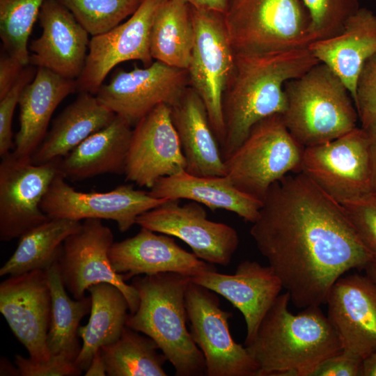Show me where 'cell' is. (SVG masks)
<instances>
[{
  "label": "cell",
  "mask_w": 376,
  "mask_h": 376,
  "mask_svg": "<svg viewBox=\"0 0 376 376\" xmlns=\"http://www.w3.org/2000/svg\"><path fill=\"white\" fill-rule=\"evenodd\" d=\"M320 61L308 47L265 54L235 53L234 67L223 97L224 159L246 139L259 121L283 114L284 86Z\"/></svg>",
  "instance_id": "obj_2"
},
{
  "label": "cell",
  "mask_w": 376,
  "mask_h": 376,
  "mask_svg": "<svg viewBox=\"0 0 376 376\" xmlns=\"http://www.w3.org/2000/svg\"><path fill=\"white\" fill-rule=\"evenodd\" d=\"M45 0H0V38L3 49L26 66L28 41Z\"/></svg>",
  "instance_id": "obj_34"
},
{
  "label": "cell",
  "mask_w": 376,
  "mask_h": 376,
  "mask_svg": "<svg viewBox=\"0 0 376 376\" xmlns=\"http://www.w3.org/2000/svg\"><path fill=\"white\" fill-rule=\"evenodd\" d=\"M126 326L116 342L101 347L109 376H166L168 361L150 337Z\"/></svg>",
  "instance_id": "obj_33"
},
{
  "label": "cell",
  "mask_w": 376,
  "mask_h": 376,
  "mask_svg": "<svg viewBox=\"0 0 376 376\" xmlns=\"http://www.w3.org/2000/svg\"><path fill=\"white\" fill-rule=\"evenodd\" d=\"M191 278L162 272L136 276L132 281L139 304L128 314L126 326L151 338L177 376L205 375L203 354L186 326L185 293Z\"/></svg>",
  "instance_id": "obj_4"
},
{
  "label": "cell",
  "mask_w": 376,
  "mask_h": 376,
  "mask_svg": "<svg viewBox=\"0 0 376 376\" xmlns=\"http://www.w3.org/2000/svg\"><path fill=\"white\" fill-rule=\"evenodd\" d=\"M141 227L132 237L111 244L109 257L113 269L125 281L136 276L175 272L193 277L216 271L206 263L178 246L169 235Z\"/></svg>",
  "instance_id": "obj_21"
},
{
  "label": "cell",
  "mask_w": 376,
  "mask_h": 376,
  "mask_svg": "<svg viewBox=\"0 0 376 376\" xmlns=\"http://www.w3.org/2000/svg\"><path fill=\"white\" fill-rule=\"evenodd\" d=\"M325 304L343 352L363 359L376 351V285L367 275L340 277Z\"/></svg>",
  "instance_id": "obj_19"
},
{
  "label": "cell",
  "mask_w": 376,
  "mask_h": 376,
  "mask_svg": "<svg viewBox=\"0 0 376 376\" xmlns=\"http://www.w3.org/2000/svg\"><path fill=\"white\" fill-rule=\"evenodd\" d=\"M81 224L79 221L55 218L28 230L19 237L15 252L0 269V276L47 270L58 260L64 241Z\"/></svg>",
  "instance_id": "obj_31"
},
{
  "label": "cell",
  "mask_w": 376,
  "mask_h": 376,
  "mask_svg": "<svg viewBox=\"0 0 376 376\" xmlns=\"http://www.w3.org/2000/svg\"><path fill=\"white\" fill-rule=\"evenodd\" d=\"M365 130H366L369 137L373 187L374 189H376V123Z\"/></svg>",
  "instance_id": "obj_45"
},
{
  "label": "cell",
  "mask_w": 376,
  "mask_h": 376,
  "mask_svg": "<svg viewBox=\"0 0 376 376\" xmlns=\"http://www.w3.org/2000/svg\"><path fill=\"white\" fill-rule=\"evenodd\" d=\"M190 8L195 38L187 69L189 86L204 102L221 147L225 138L223 97L233 70L235 53L224 14Z\"/></svg>",
  "instance_id": "obj_8"
},
{
  "label": "cell",
  "mask_w": 376,
  "mask_h": 376,
  "mask_svg": "<svg viewBox=\"0 0 376 376\" xmlns=\"http://www.w3.org/2000/svg\"><path fill=\"white\" fill-rule=\"evenodd\" d=\"M15 364L20 376H77L82 370L72 361L61 355H52L45 361H36L17 354Z\"/></svg>",
  "instance_id": "obj_40"
},
{
  "label": "cell",
  "mask_w": 376,
  "mask_h": 376,
  "mask_svg": "<svg viewBox=\"0 0 376 376\" xmlns=\"http://www.w3.org/2000/svg\"><path fill=\"white\" fill-rule=\"evenodd\" d=\"M304 150L282 115L274 114L256 123L224 159L226 175L236 188L263 201L274 182L290 172L301 171Z\"/></svg>",
  "instance_id": "obj_7"
},
{
  "label": "cell",
  "mask_w": 376,
  "mask_h": 376,
  "mask_svg": "<svg viewBox=\"0 0 376 376\" xmlns=\"http://www.w3.org/2000/svg\"><path fill=\"white\" fill-rule=\"evenodd\" d=\"M288 292L280 294L244 345L258 366L257 376H311L342 351L340 339L320 306L293 314Z\"/></svg>",
  "instance_id": "obj_3"
},
{
  "label": "cell",
  "mask_w": 376,
  "mask_h": 376,
  "mask_svg": "<svg viewBox=\"0 0 376 376\" xmlns=\"http://www.w3.org/2000/svg\"><path fill=\"white\" fill-rule=\"evenodd\" d=\"M354 104L362 128L376 123V53L366 62L359 75Z\"/></svg>",
  "instance_id": "obj_39"
},
{
  "label": "cell",
  "mask_w": 376,
  "mask_h": 376,
  "mask_svg": "<svg viewBox=\"0 0 376 376\" xmlns=\"http://www.w3.org/2000/svg\"><path fill=\"white\" fill-rule=\"evenodd\" d=\"M301 172L340 203L373 191L366 130L357 127L331 141L305 148Z\"/></svg>",
  "instance_id": "obj_9"
},
{
  "label": "cell",
  "mask_w": 376,
  "mask_h": 376,
  "mask_svg": "<svg viewBox=\"0 0 376 376\" xmlns=\"http://www.w3.org/2000/svg\"><path fill=\"white\" fill-rule=\"evenodd\" d=\"M190 334L203 354L205 375L257 376L258 366L231 336L232 314L220 307L217 293L190 281L185 293Z\"/></svg>",
  "instance_id": "obj_10"
},
{
  "label": "cell",
  "mask_w": 376,
  "mask_h": 376,
  "mask_svg": "<svg viewBox=\"0 0 376 376\" xmlns=\"http://www.w3.org/2000/svg\"><path fill=\"white\" fill-rule=\"evenodd\" d=\"M52 297L46 270L9 276L0 284V311L29 358L50 357L46 345Z\"/></svg>",
  "instance_id": "obj_17"
},
{
  "label": "cell",
  "mask_w": 376,
  "mask_h": 376,
  "mask_svg": "<svg viewBox=\"0 0 376 376\" xmlns=\"http://www.w3.org/2000/svg\"><path fill=\"white\" fill-rule=\"evenodd\" d=\"M167 0H142L125 22L92 36L84 68L76 80L77 91L95 95L109 72L120 63L138 60L153 63L150 38L157 13Z\"/></svg>",
  "instance_id": "obj_16"
},
{
  "label": "cell",
  "mask_w": 376,
  "mask_h": 376,
  "mask_svg": "<svg viewBox=\"0 0 376 376\" xmlns=\"http://www.w3.org/2000/svg\"><path fill=\"white\" fill-rule=\"evenodd\" d=\"M186 167L171 107L159 104L132 130L124 171L126 180L151 189L161 178L186 171Z\"/></svg>",
  "instance_id": "obj_18"
},
{
  "label": "cell",
  "mask_w": 376,
  "mask_h": 376,
  "mask_svg": "<svg viewBox=\"0 0 376 376\" xmlns=\"http://www.w3.org/2000/svg\"><path fill=\"white\" fill-rule=\"evenodd\" d=\"M191 7L224 14L228 0H184Z\"/></svg>",
  "instance_id": "obj_43"
},
{
  "label": "cell",
  "mask_w": 376,
  "mask_h": 376,
  "mask_svg": "<svg viewBox=\"0 0 376 376\" xmlns=\"http://www.w3.org/2000/svg\"><path fill=\"white\" fill-rule=\"evenodd\" d=\"M132 127L116 116L109 125L60 159L62 175L65 178L81 180L104 173H124Z\"/></svg>",
  "instance_id": "obj_27"
},
{
  "label": "cell",
  "mask_w": 376,
  "mask_h": 376,
  "mask_svg": "<svg viewBox=\"0 0 376 376\" xmlns=\"http://www.w3.org/2000/svg\"><path fill=\"white\" fill-rule=\"evenodd\" d=\"M194 38L189 4L184 0H167L157 13L150 32L152 58L187 70Z\"/></svg>",
  "instance_id": "obj_30"
},
{
  "label": "cell",
  "mask_w": 376,
  "mask_h": 376,
  "mask_svg": "<svg viewBox=\"0 0 376 376\" xmlns=\"http://www.w3.org/2000/svg\"><path fill=\"white\" fill-rule=\"evenodd\" d=\"M47 271L52 297L51 320L46 345L50 356L61 355L75 361L81 346L78 340L79 324L91 312L90 297L72 300L66 293L57 261Z\"/></svg>",
  "instance_id": "obj_32"
},
{
  "label": "cell",
  "mask_w": 376,
  "mask_h": 376,
  "mask_svg": "<svg viewBox=\"0 0 376 376\" xmlns=\"http://www.w3.org/2000/svg\"><path fill=\"white\" fill-rule=\"evenodd\" d=\"M303 1L311 19L312 42L337 35L360 8L358 0Z\"/></svg>",
  "instance_id": "obj_36"
},
{
  "label": "cell",
  "mask_w": 376,
  "mask_h": 376,
  "mask_svg": "<svg viewBox=\"0 0 376 376\" xmlns=\"http://www.w3.org/2000/svg\"><path fill=\"white\" fill-rule=\"evenodd\" d=\"M92 304L89 320L79 327L78 336L83 344L76 365L82 370L88 368L94 354L102 347L116 342L126 325L129 305L123 293L109 283L88 288Z\"/></svg>",
  "instance_id": "obj_29"
},
{
  "label": "cell",
  "mask_w": 376,
  "mask_h": 376,
  "mask_svg": "<svg viewBox=\"0 0 376 376\" xmlns=\"http://www.w3.org/2000/svg\"><path fill=\"white\" fill-rule=\"evenodd\" d=\"M224 19L235 53L283 52L312 42L303 0H228Z\"/></svg>",
  "instance_id": "obj_6"
},
{
  "label": "cell",
  "mask_w": 376,
  "mask_h": 376,
  "mask_svg": "<svg viewBox=\"0 0 376 376\" xmlns=\"http://www.w3.org/2000/svg\"><path fill=\"white\" fill-rule=\"evenodd\" d=\"M250 235L300 308L325 304L340 277L373 260L342 205L303 172L270 186Z\"/></svg>",
  "instance_id": "obj_1"
},
{
  "label": "cell",
  "mask_w": 376,
  "mask_h": 376,
  "mask_svg": "<svg viewBox=\"0 0 376 376\" xmlns=\"http://www.w3.org/2000/svg\"><path fill=\"white\" fill-rule=\"evenodd\" d=\"M156 198L187 199L207 206L212 211L223 209L253 223L263 201L236 188L226 176H197L186 171L161 178L150 189Z\"/></svg>",
  "instance_id": "obj_26"
},
{
  "label": "cell",
  "mask_w": 376,
  "mask_h": 376,
  "mask_svg": "<svg viewBox=\"0 0 376 376\" xmlns=\"http://www.w3.org/2000/svg\"><path fill=\"white\" fill-rule=\"evenodd\" d=\"M60 159L35 164L31 158L13 152L0 164V240L21 237L50 218L41 203L53 180L61 172Z\"/></svg>",
  "instance_id": "obj_12"
},
{
  "label": "cell",
  "mask_w": 376,
  "mask_h": 376,
  "mask_svg": "<svg viewBox=\"0 0 376 376\" xmlns=\"http://www.w3.org/2000/svg\"><path fill=\"white\" fill-rule=\"evenodd\" d=\"M188 86L187 70L155 61L145 68L116 71L95 95L116 116L134 126L158 105H174Z\"/></svg>",
  "instance_id": "obj_14"
},
{
  "label": "cell",
  "mask_w": 376,
  "mask_h": 376,
  "mask_svg": "<svg viewBox=\"0 0 376 376\" xmlns=\"http://www.w3.org/2000/svg\"><path fill=\"white\" fill-rule=\"evenodd\" d=\"M167 201L135 189L131 185H120L107 192L79 191L65 181L60 172L44 196L41 208L50 219L112 220L120 231L125 232L136 224L139 215Z\"/></svg>",
  "instance_id": "obj_13"
},
{
  "label": "cell",
  "mask_w": 376,
  "mask_h": 376,
  "mask_svg": "<svg viewBox=\"0 0 376 376\" xmlns=\"http://www.w3.org/2000/svg\"><path fill=\"white\" fill-rule=\"evenodd\" d=\"M308 48L342 81L354 102L361 70L376 53V15L368 8H359L340 33L313 41Z\"/></svg>",
  "instance_id": "obj_23"
},
{
  "label": "cell",
  "mask_w": 376,
  "mask_h": 376,
  "mask_svg": "<svg viewBox=\"0 0 376 376\" xmlns=\"http://www.w3.org/2000/svg\"><path fill=\"white\" fill-rule=\"evenodd\" d=\"M364 270L373 282L376 285V260H372L365 267Z\"/></svg>",
  "instance_id": "obj_48"
},
{
  "label": "cell",
  "mask_w": 376,
  "mask_h": 376,
  "mask_svg": "<svg viewBox=\"0 0 376 376\" xmlns=\"http://www.w3.org/2000/svg\"><path fill=\"white\" fill-rule=\"evenodd\" d=\"M86 376H105L107 372L102 356L101 348L94 354L91 363L86 370Z\"/></svg>",
  "instance_id": "obj_44"
},
{
  "label": "cell",
  "mask_w": 376,
  "mask_h": 376,
  "mask_svg": "<svg viewBox=\"0 0 376 376\" xmlns=\"http://www.w3.org/2000/svg\"><path fill=\"white\" fill-rule=\"evenodd\" d=\"M171 116L186 159V171L197 176L226 175L221 146L205 104L189 86L171 107Z\"/></svg>",
  "instance_id": "obj_24"
},
{
  "label": "cell",
  "mask_w": 376,
  "mask_h": 376,
  "mask_svg": "<svg viewBox=\"0 0 376 376\" xmlns=\"http://www.w3.org/2000/svg\"><path fill=\"white\" fill-rule=\"evenodd\" d=\"M284 91V123L304 148L331 141L358 127V113L349 91L322 63L287 81Z\"/></svg>",
  "instance_id": "obj_5"
},
{
  "label": "cell",
  "mask_w": 376,
  "mask_h": 376,
  "mask_svg": "<svg viewBox=\"0 0 376 376\" xmlns=\"http://www.w3.org/2000/svg\"><path fill=\"white\" fill-rule=\"evenodd\" d=\"M361 376H376V351L363 359Z\"/></svg>",
  "instance_id": "obj_46"
},
{
  "label": "cell",
  "mask_w": 376,
  "mask_h": 376,
  "mask_svg": "<svg viewBox=\"0 0 376 376\" xmlns=\"http://www.w3.org/2000/svg\"><path fill=\"white\" fill-rule=\"evenodd\" d=\"M340 204L359 240L376 260V189Z\"/></svg>",
  "instance_id": "obj_37"
},
{
  "label": "cell",
  "mask_w": 376,
  "mask_h": 376,
  "mask_svg": "<svg viewBox=\"0 0 376 376\" xmlns=\"http://www.w3.org/2000/svg\"><path fill=\"white\" fill-rule=\"evenodd\" d=\"M26 65L10 91L0 98V155L10 152L13 146L12 121L23 89L34 78L37 68Z\"/></svg>",
  "instance_id": "obj_38"
},
{
  "label": "cell",
  "mask_w": 376,
  "mask_h": 376,
  "mask_svg": "<svg viewBox=\"0 0 376 376\" xmlns=\"http://www.w3.org/2000/svg\"><path fill=\"white\" fill-rule=\"evenodd\" d=\"M38 19L42 33L29 47V65L77 80L85 66L89 33L58 0H45Z\"/></svg>",
  "instance_id": "obj_20"
},
{
  "label": "cell",
  "mask_w": 376,
  "mask_h": 376,
  "mask_svg": "<svg viewBox=\"0 0 376 376\" xmlns=\"http://www.w3.org/2000/svg\"><path fill=\"white\" fill-rule=\"evenodd\" d=\"M25 65L6 52L0 57V98H2L17 81Z\"/></svg>",
  "instance_id": "obj_42"
},
{
  "label": "cell",
  "mask_w": 376,
  "mask_h": 376,
  "mask_svg": "<svg viewBox=\"0 0 376 376\" xmlns=\"http://www.w3.org/2000/svg\"><path fill=\"white\" fill-rule=\"evenodd\" d=\"M113 243L112 231L101 219L84 220L80 229L63 244L57 260L61 279L75 299L84 298L85 291L93 285L111 283L123 293L130 313H134L139 304V293L113 269L109 257Z\"/></svg>",
  "instance_id": "obj_11"
},
{
  "label": "cell",
  "mask_w": 376,
  "mask_h": 376,
  "mask_svg": "<svg viewBox=\"0 0 376 376\" xmlns=\"http://www.w3.org/2000/svg\"><path fill=\"white\" fill-rule=\"evenodd\" d=\"M363 359L341 351L322 362L311 376H361Z\"/></svg>",
  "instance_id": "obj_41"
},
{
  "label": "cell",
  "mask_w": 376,
  "mask_h": 376,
  "mask_svg": "<svg viewBox=\"0 0 376 376\" xmlns=\"http://www.w3.org/2000/svg\"><path fill=\"white\" fill-rule=\"evenodd\" d=\"M191 280L220 295L241 312L246 326L244 345L253 340L264 316L283 288L279 278L269 265L263 266L252 260L240 263L233 274L209 271Z\"/></svg>",
  "instance_id": "obj_22"
},
{
  "label": "cell",
  "mask_w": 376,
  "mask_h": 376,
  "mask_svg": "<svg viewBox=\"0 0 376 376\" xmlns=\"http://www.w3.org/2000/svg\"><path fill=\"white\" fill-rule=\"evenodd\" d=\"M76 91V80L37 68L33 79L23 89L19 100V128L13 152L15 156L31 158L46 136L54 111Z\"/></svg>",
  "instance_id": "obj_25"
},
{
  "label": "cell",
  "mask_w": 376,
  "mask_h": 376,
  "mask_svg": "<svg viewBox=\"0 0 376 376\" xmlns=\"http://www.w3.org/2000/svg\"><path fill=\"white\" fill-rule=\"evenodd\" d=\"M19 375V373L17 367L13 368V367L8 361L1 362V375Z\"/></svg>",
  "instance_id": "obj_47"
},
{
  "label": "cell",
  "mask_w": 376,
  "mask_h": 376,
  "mask_svg": "<svg viewBox=\"0 0 376 376\" xmlns=\"http://www.w3.org/2000/svg\"><path fill=\"white\" fill-rule=\"evenodd\" d=\"M92 36L104 33L131 16L142 0H58Z\"/></svg>",
  "instance_id": "obj_35"
},
{
  "label": "cell",
  "mask_w": 376,
  "mask_h": 376,
  "mask_svg": "<svg viewBox=\"0 0 376 376\" xmlns=\"http://www.w3.org/2000/svg\"><path fill=\"white\" fill-rule=\"evenodd\" d=\"M136 224L181 240L197 258L213 265H228L240 243L233 227L209 220L194 201L181 205L178 200H169L139 215Z\"/></svg>",
  "instance_id": "obj_15"
},
{
  "label": "cell",
  "mask_w": 376,
  "mask_h": 376,
  "mask_svg": "<svg viewBox=\"0 0 376 376\" xmlns=\"http://www.w3.org/2000/svg\"><path fill=\"white\" fill-rule=\"evenodd\" d=\"M116 115L89 93L81 92L54 119L31 157L35 164L68 155L88 136L109 125Z\"/></svg>",
  "instance_id": "obj_28"
}]
</instances>
